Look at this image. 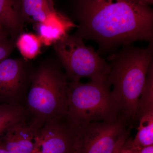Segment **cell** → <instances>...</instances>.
Listing matches in <instances>:
<instances>
[{
  "label": "cell",
  "instance_id": "18",
  "mask_svg": "<svg viewBox=\"0 0 153 153\" xmlns=\"http://www.w3.org/2000/svg\"><path fill=\"white\" fill-rule=\"evenodd\" d=\"M138 150L132 145V140L129 137L115 153H138Z\"/></svg>",
  "mask_w": 153,
  "mask_h": 153
},
{
  "label": "cell",
  "instance_id": "12",
  "mask_svg": "<svg viewBox=\"0 0 153 153\" xmlns=\"http://www.w3.org/2000/svg\"><path fill=\"white\" fill-rule=\"evenodd\" d=\"M24 20L37 24L44 22L55 12L53 0H21Z\"/></svg>",
  "mask_w": 153,
  "mask_h": 153
},
{
  "label": "cell",
  "instance_id": "20",
  "mask_svg": "<svg viewBox=\"0 0 153 153\" xmlns=\"http://www.w3.org/2000/svg\"><path fill=\"white\" fill-rule=\"evenodd\" d=\"M140 2L145 5L149 6L153 4V0H139Z\"/></svg>",
  "mask_w": 153,
  "mask_h": 153
},
{
  "label": "cell",
  "instance_id": "9",
  "mask_svg": "<svg viewBox=\"0 0 153 153\" xmlns=\"http://www.w3.org/2000/svg\"><path fill=\"white\" fill-rule=\"evenodd\" d=\"M42 126L29 118L9 128L0 139V144L10 153H35Z\"/></svg>",
  "mask_w": 153,
  "mask_h": 153
},
{
  "label": "cell",
  "instance_id": "13",
  "mask_svg": "<svg viewBox=\"0 0 153 153\" xmlns=\"http://www.w3.org/2000/svg\"><path fill=\"white\" fill-rule=\"evenodd\" d=\"M28 118L24 105L0 104V139L11 126Z\"/></svg>",
  "mask_w": 153,
  "mask_h": 153
},
{
  "label": "cell",
  "instance_id": "15",
  "mask_svg": "<svg viewBox=\"0 0 153 153\" xmlns=\"http://www.w3.org/2000/svg\"><path fill=\"white\" fill-rule=\"evenodd\" d=\"M153 113V62L149 66L144 85L140 96L137 111V121L146 114Z\"/></svg>",
  "mask_w": 153,
  "mask_h": 153
},
{
  "label": "cell",
  "instance_id": "22",
  "mask_svg": "<svg viewBox=\"0 0 153 153\" xmlns=\"http://www.w3.org/2000/svg\"><path fill=\"white\" fill-rule=\"evenodd\" d=\"M0 153H10L8 152L0 144Z\"/></svg>",
  "mask_w": 153,
  "mask_h": 153
},
{
  "label": "cell",
  "instance_id": "10",
  "mask_svg": "<svg viewBox=\"0 0 153 153\" xmlns=\"http://www.w3.org/2000/svg\"><path fill=\"white\" fill-rule=\"evenodd\" d=\"M76 26L68 18L55 11L38 24V37L41 44L50 46L64 38L68 30Z\"/></svg>",
  "mask_w": 153,
  "mask_h": 153
},
{
  "label": "cell",
  "instance_id": "21",
  "mask_svg": "<svg viewBox=\"0 0 153 153\" xmlns=\"http://www.w3.org/2000/svg\"><path fill=\"white\" fill-rule=\"evenodd\" d=\"M5 35H7V36H8V35L4 31L1 25H0V36H5Z\"/></svg>",
  "mask_w": 153,
  "mask_h": 153
},
{
  "label": "cell",
  "instance_id": "11",
  "mask_svg": "<svg viewBox=\"0 0 153 153\" xmlns=\"http://www.w3.org/2000/svg\"><path fill=\"white\" fill-rule=\"evenodd\" d=\"M24 21L21 0H0V25L8 36L21 33Z\"/></svg>",
  "mask_w": 153,
  "mask_h": 153
},
{
  "label": "cell",
  "instance_id": "7",
  "mask_svg": "<svg viewBox=\"0 0 153 153\" xmlns=\"http://www.w3.org/2000/svg\"><path fill=\"white\" fill-rule=\"evenodd\" d=\"M27 80L22 61L8 58L0 61V104L23 105L28 91Z\"/></svg>",
  "mask_w": 153,
  "mask_h": 153
},
{
  "label": "cell",
  "instance_id": "17",
  "mask_svg": "<svg viewBox=\"0 0 153 153\" xmlns=\"http://www.w3.org/2000/svg\"><path fill=\"white\" fill-rule=\"evenodd\" d=\"M8 37L7 35L0 36V61L7 58L14 49L13 42Z\"/></svg>",
  "mask_w": 153,
  "mask_h": 153
},
{
  "label": "cell",
  "instance_id": "2",
  "mask_svg": "<svg viewBox=\"0 0 153 153\" xmlns=\"http://www.w3.org/2000/svg\"><path fill=\"white\" fill-rule=\"evenodd\" d=\"M153 41L146 48L130 44L108 58L111 66L108 81L112 85L111 95L119 110L120 118L128 129L137 122L138 104L153 61Z\"/></svg>",
  "mask_w": 153,
  "mask_h": 153
},
{
  "label": "cell",
  "instance_id": "4",
  "mask_svg": "<svg viewBox=\"0 0 153 153\" xmlns=\"http://www.w3.org/2000/svg\"><path fill=\"white\" fill-rule=\"evenodd\" d=\"M109 82H69L66 118L74 127L93 122L121 119Z\"/></svg>",
  "mask_w": 153,
  "mask_h": 153
},
{
  "label": "cell",
  "instance_id": "23",
  "mask_svg": "<svg viewBox=\"0 0 153 153\" xmlns=\"http://www.w3.org/2000/svg\"></svg>",
  "mask_w": 153,
  "mask_h": 153
},
{
  "label": "cell",
  "instance_id": "16",
  "mask_svg": "<svg viewBox=\"0 0 153 153\" xmlns=\"http://www.w3.org/2000/svg\"><path fill=\"white\" fill-rule=\"evenodd\" d=\"M41 44L38 36L25 33L19 36L16 44L23 57L27 60H31L40 53Z\"/></svg>",
  "mask_w": 153,
  "mask_h": 153
},
{
  "label": "cell",
  "instance_id": "6",
  "mask_svg": "<svg viewBox=\"0 0 153 153\" xmlns=\"http://www.w3.org/2000/svg\"><path fill=\"white\" fill-rule=\"evenodd\" d=\"M74 128V153H115L129 137V130L121 119Z\"/></svg>",
  "mask_w": 153,
  "mask_h": 153
},
{
  "label": "cell",
  "instance_id": "5",
  "mask_svg": "<svg viewBox=\"0 0 153 153\" xmlns=\"http://www.w3.org/2000/svg\"><path fill=\"white\" fill-rule=\"evenodd\" d=\"M54 48L66 71L67 79L79 82L87 77L94 82L108 81L111 66L83 39L67 35L54 44Z\"/></svg>",
  "mask_w": 153,
  "mask_h": 153
},
{
  "label": "cell",
  "instance_id": "14",
  "mask_svg": "<svg viewBox=\"0 0 153 153\" xmlns=\"http://www.w3.org/2000/svg\"><path fill=\"white\" fill-rule=\"evenodd\" d=\"M139 125L132 145L139 150L142 148L153 145V113L143 116L138 120Z\"/></svg>",
  "mask_w": 153,
  "mask_h": 153
},
{
  "label": "cell",
  "instance_id": "19",
  "mask_svg": "<svg viewBox=\"0 0 153 153\" xmlns=\"http://www.w3.org/2000/svg\"><path fill=\"white\" fill-rule=\"evenodd\" d=\"M138 153H153V145L142 148L138 151Z\"/></svg>",
  "mask_w": 153,
  "mask_h": 153
},
{
  "label": "cell",
  "instance_id": "8",
  "mask_svg": "<svg viewBox=\"0 0 153 153\" xmlns=\"http://www.w3.org/2000/svg\"><path fill=\"white\" fill-rule=\"evenodd\" d=\"M75 130L66 117L45 123L37 138L39 153H74Z\"/></svg>",
  "mask_w": 153,
  "mask_h": 153
},
{
  "label": "cell",
  "instance_id": "3",
  "mask_svg": "<svg viewBox=\"0 0 153 153\" xmlns=\"http://www.w3.org/2000/svg\"><path fill=\"white\" fill-rule=\"evenodd\" d=\"M66 74L52 65H44L32 75L26 105L29 119L42 126L66 117L69 82Z\"/></svg>",
  "mask_w": 153,
  "mask_h": 153
},
{
  "label": "cell",
  "instance_id": "1",
  "mask_svg": "<svg viewBox=\"0 0 153 153\" xmlns=\"http://www.w3.org/2000/svg\"><path fill=\"white\" fill-rule=\"evenodd\" d=\"M75 10L74 36L95 41L102 51L153 41V10L139 0H76Z\"/></svg>",
  "mask_w": 153,
  "mask_h": 153
}]
</instances>
